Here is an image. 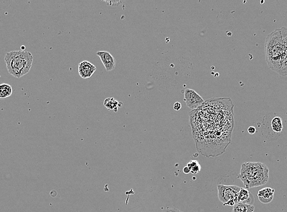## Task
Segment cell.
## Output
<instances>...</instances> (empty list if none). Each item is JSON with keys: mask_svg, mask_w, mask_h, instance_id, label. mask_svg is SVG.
Listing matches in <instances>:
<instances>
[{"mask_svg": "<svg viewBox=\"0 0 287 212\" xmlns=\"http://www.w3.org/2000/svg\"><path fill=\"white\" fill-rule=\"evenodd\" d=\"M97 55L102 62L106 71L110 72L116 67V61L113 55L106 51H99Z\"/></svg>", "mask_w": 287, "mask_h": 212, "instance_id": "8992f818", "label": "cell"}, {"mask_svg": "<svg viewBox=\"0 0 287 212\" xmlns=\"http://www.w3.org/2000/svg\"><path fill=\"white\" fill-rule=\"evenodd\" d=\"M162 212H183L178 209L176 208H166L164 209Z\"/></svg>", "mask_w": 287, "mask_h": 212, "instance_id": "e0dca14e", "label": "cell"}, {"mask_svg": "<svg viewBox=\"0 0 287 212\" xmlns=\"http://www.w3.org/2000/svg\"><path fill=\"white\" fill-rule=\"evenodd\" d=\"M104 2L111 6H118L120 5V4L124 3V1H121V0H119V1H117V0H115V1H105Z\"/></svg>", "mask_w": 287, "mask_h": 212, "instance_id": "2e32d148", "label": "cell"}, {"mask_svg": "<svg viewBox=\"0 0 287 212\" xmlns=\"http://www.w3.org/2000/svg\"><path fill=\"white\" fill-rule=\"evenodd\" d=\"M122 102H119L113 97L107 98L104 101V106L109 110H113L114 112H117L119 108L122 105Z\"/></svg>", "mask_w": 287, "mask_h": 212, "instance_id": "8fae6325", "label": "cell"}, {"mask_svg": "<svg viewBox=\"0 0 287 212\" xmlns=\"http://www.w3.org/2000/svg\"><path fill=\"white\" fill-rule=\"evenodd\" d=\"M271 128L273 132L275 133H280L283 130V124L282 119L280 117H274L271 122Z\"/></svg>", "mask_w": 287, "mask_h": 212, "instance_id": "5bb4252c", "label": "cell"}, {"mask_svg": "<svg viewBox=\"0 0 287 212\" xmlns=\"http://www.w3.org/2000/svg\"><path fill=\"white\" fill-rule=\"evenodd\" d=\"M4 61L9 74L20 78L30 71L33 57L29 51H12L6 54Z\"/></svg>", "mask_w": 287, "mask_h": 212, "instance_id": "3957f363", "label": "cell"}, {"mask_svg": "<svg viewBox=\"0 0 287 212\" xmlns=\"http://www.w3.org/2000/svg\"><path fill=\"white\" fill-rule=\"evenodd\" d=\"M96 67L87 61H83L78 65V73L83 79H87L92 77L96 71Z\"/></svg>", "mask_w": 287, "mask_h": 212, "instance_id": "52a82bcc", "label": "cell"}, {"mask_svg": "<svg viewBox=\"0 0 287 212\" xmlns=\"http://www.w3.org/2000/svg\"><path fill=\"white\" fill-rule=\"evenodd\" d=\"M217 188L218 198L223 202L224 206L234 207L237 204V198L241 187L236 185H219Z\"/></svg>", "mask_w": 287, "mask_h": 212, "instance_id": "277c9868", "label": "cell"}, {"mask_svg": "<svg viewBox=\"0 0 287 212\" xmlns=\"http://www.w3.org/2000/svg\"><path fill=\"white\" fill-rule=\"evenodd\" d=\"M275 190L270 187H266L259 190L257 198L261 203L263 204H270L274 198Z\"/></svg>", "mask_w": 287, "mask_h": 212, "instance_id": "9c48e42d", "label": "cell"}, {"mask_svg": "<svg viewBox=\"0 0 287 212\" xmlns=\"http://www.w3.org/2000/svg\"><path fill=\"white\" fill-rule=\"evenodd\" d=\"M247 132L249 134H251V135H254V133H255L256 132V128L255 127H249L248 128H247Z\"/></svg>", "mask_w": 287, "mask_h": 212, "instance_id": "ac0fdd59", "label": "cell"}, {"mask_svg": "<svg viewBox=\"0 0 287 212\" xmlns=\"http://www.w3.org/2000/svg\"><path fill=\"white\" fill-rule=\"evenodd\" d=\"M187 167L189 168L190 172L193 174H197L200 171L201 169L200 164L196 160H191L187 164Z\"/></svg>", "mask_w": 287, "mask_h": 212, "instance_id": "9a60e30c", "label": "cell"}, {"mask_svg": "<svg viewBox=\"0 0 287 212\" xmlns=\"http://www.w3.org/2000/svg\"><path fill=\"white\" fill-rule=\"evenodd\" d=\"M238 177L246 188H252L265 185L269 180V169L260 162H246L241 164Z\"/></svg>", "mask_w": 287, "mask_h": 212, "instance_id": "6da1fadb", "label": "cell"}, {"mask_svg": "<svg viewBox=\"0 0 287 212\" xmlns=\"http://www.w3.org/2000/svg\"><path fill=\"white\" fill-rule=\"evenodd\" d=\"M173 108L176 111H179L181 108V105L180 102H175Z\"/></svg>", "mask_w": 287, "mask_h": 212, "instance_id": "d6986e66", "label": "cell"}, {"mask_svg": "<svg viewBox=\"0 0 287 212\" xmlns=\"http://www.w3.org/2000/svg\"><path fill=\"white\" fill-rule=\"evenodd\" d=\"M183 100L187 106L192 110L197 109L205 103V101L202 97L195 90L191 89H185Z\"/></svg>", "mask_w": 287, "mask_h": 212, "instance_id": "5b68a950", "label": "cell"}, {"mask_svg": "<svg viewBox=\"0 0 287 212\" xmlns=\"http://www.w3.org/2000/svg\"><path fill=\"white\" fill-rule=\"evenodd\" d=\"M282 41L284 48V53L283 57V63L281 70L279 74L282 76H287V27H282L280 28Z\"/></svg>", "mask_w": 287, "mask_h": 212, "instance_id": "ba28073f", "label": "cell"}, {"mask_svg": "<svg viewBox=\"0 0 287 212\" xmlns=\"http://www.w3.org/2000/svg\"><path fill=\"white\" fill-rule=\"evenodd\" d=\"M12 94V86L7 83L0 85V100L7 98Z\"/></svg>", "mask_w": 287, "mask_h": 212, "instance_id": "7c38bea8", "label": "cell"}, {"mask_svg": "<svg viewBox=\"0 0 287 212\" xmlns=\"http://www.w3.org/2000/svg\"><path fill=\"white\" fill-rule=\"evenodd\" d=\"M266 61L273 71L279 73L283 63L284 48L280 28L268 34L265 43Z\"/></svg>", "mask_w": 287, "mask_h": 212, "instance_id": "7a4b0ae2", "label": "cell"}, {"mask_svg": "<svg viewBox=\"0 0 287 212\" xmlns=\"http://www.w3.org/2000/svg\"><path fill=\"white\" fill-rule=\"evenodd\" d=\"M254 198L252 195L246 188H241L237 198V203H242L253 205Z\"/></svg>", "mask_w": 287, "mask_h": 212, "instance_id": "30bf717a", "label": "cell"}, {"mask_svg": "<svg viewBox=\"0 0 287 212\" xmlns=\"http://www.w3.org/2000/svg\"><path fill=\"white\" fill-rule=\"evenodd\" d=\"M183 172H184V174H189V173H190V171H189V168H188L187 166H186V167H184V168H183Z\"/></svg>", "mask_w": 287, "mask_h": 212, "instance_id": "ffe728a7", "label": "cell"}, {"mask_svg": "<svg viewBox=\"0 0 287 212\" xmlns=\"http://www.w3.org/2000/svg\"><path fill=\"white\" fill-rule=\"evenodd\" d=\"M254 205L237 203L234 206L232 212H254Z\"/></svg>", "mask_w": 287, "mask_h": 212, "instance_id": "4fadbf2b", "label": "cell"}]
</instances>
